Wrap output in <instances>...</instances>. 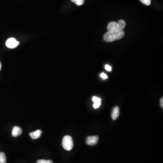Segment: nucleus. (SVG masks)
I'll return each mask as SVG.
<instances>
[{
  "instance_id": "nucleus-8",
  "label": "nucleus",
  "mask_w": 163,
  "mask_h": 163,
  "mask_svg": "<svg viewBox=\"0 0 163 163\" xmlns=\"http://www.w3.org/2000/svg\"><path fill=\"white\" fill-rule=\"evenodd\" d=\"M115 40H119L121 39L125 35V32L123 30H118L117 31L114 33Z\"/></svg>"
},
{
  "instance_id": "nucleus-13",
  "label": "nucleus",
  "mask_w": 163,
  "mask_h": 163,
  "mask_svg": "<svg viewBox=\"0 0 163 163\" xmlns=\"http://www.w3.org/2000/svg\"><path fill=\"white\" fill-rule=\"evenodd\" d=\"M37 163H54L51 160H44V159H40L38 160Z\"/></svg>"
},
{
  "instance_id": "nucleus-17",
  "label": "nucleus",
  "mask_w": 163,
  "mask_h": 163,
  "mask_svg": "<svg viewBox=\"0 0 163 163\" xmlns=\"http://www.w3.org/2000/svg\"><path fill=\"white\" fill-rule=\"evenodd\" d=\"M100 76H101V77L102 78L104 79H107V78H108L107 75L106 74H105V73H103L100 74Z\"/></svg>"
},
{
  "instance_id": "nucleus-2",
  "label": "nucleus",
  "mask_w": 163,
  "mask_h": 163,
  "mask_svg": "<svg viewBox=\"0 0 163 163\" xmlns=\"http://www.w3.org/2000/svg\"><path fill=\"white\" fill-rule=\"evenodd\" d=\"M20 44V43L15 38H11L8 39L6 41V44L8 48L10 49L15 48Z\"/></svg>"
},
{
  "instance_id": "nucleus-14",
  "label": "nucleus",
  "mask_w": 163,
  "mask_h": 163,
  "mask_svg": "<svg viewBox=\"0 0 163 163\" xmlns=\"http://www.w3.org/2000/svg\"><path fill=\"white\" fill-rule=\"evenodd\" d=\"M142 3L147 6H149L151 3V0H140Z\"/></svg>"
},
{
  "instance_id": "nucleus-1",
  "label": "nucleus",
  "mask_w": 163,
  "mask_h": 163,
  "mask_svg": "<svg viewBox=\"0 0 163 163\" xmlns=\"http://www.w3.org/2000/svg\"><path fill=\"white\" fill-rule=\"evenodd\" d=\"M62 145L66 150H71L73 147V141L72 138L70 135L64 136L62 140Z\"/></svg>"
},
{
  "instance_id": "nucleus-19",
  "label": "nucleus",
  "mask_w": 163,
  "mask_h": 163,
  "mask_svg": "<svg viewBox=\"0 0 163 163\" xmlns=\"http://www.w3.org/2000/svg\"><path fill=\"white\" fill-rule=\"evenodd\" d=\"M160 106H161V107L163 108V98L162 97L160 99Z\"/></svg>"
},
{
  "instance_id": "nucleus-7",
  "label": "nucleus",
  "mask_w": 163,
  "mask_h": 163,
  "mask_svg": "<svg viewBox=\"0 0 163 163\" xmlns=\"http://www.w3.org/2000/svg\"><path fill=\"white\" fill-rule=\"evenodd\" d=\"M22 129L19 126H14L12 131V135L13 137H17L20 135L22 133Z\"/></svg>"
},
{
  "instance_id": "nucleus-4",
  "label": "nucleus",
  "mask_w": 163,
  "mask_h": 163,
  "mask_svg": "<svg viewBox=\"0 0 163 163\" xmlns=\"http://www.w3.org/2000/svg\"><path fill=\"white\" fill-rule=\"evenodd\" d=\"M119 29L117 23L115 21L110 22L107 26V30L108 32L114 33L117 31Z\"/></svg>"
},
{
  "instance_id": "nucleus-12",
  "label": "nucleus",
  "mask_w": 163,
  "mask_h": 163,
  "mask_svg": "<svg viewBox=\"0 0 163 163\" xmlns=\"http://www.w3.org/2000/svg\"><path fill=\"white\" fill-rule=\"evenodd\" d=\"M71 1L78 6L82 5L84 2V0H71Z\"/></svg>"
},
{
  "instance_id": "nucleus-16",
  "label": "nucleus",
  "mask_w": 163,
  "mask_h": 163,
  "mask_svg": "<svg viewBox=\"0 0 163 163\" xmlns=\"http://www.w3.org/2000/svg\"><path fill=\"white\" fill-rule=\"evenodd\" d=\"M92 100L94 102H101V99L99 97H93L92 98Z\"/></svg>"
},
{
  "instance_id": "nucleus-5",
  "label": "nucleus",
  "mask_w": 163,
  "mask_h": 163,
  "mask_svg": "<svg viewBox=\"0 0 163 163\" xmlns=\"http://www.w3.org/2000/svg\"><path fill=\"white\" fill-rule=\"evenodd\" d=\"M104 40L106 42H112L115 40L114 33L111 32H107L104 35Z\"/></svg>"
},
{
  "instance_id": "nucleus-3",
  "label": "nucleus",
  "mask_w": 163,
  "mask_h": 163,
  "mask_svg": "<svg viewBox=\"0 0 163 163\" xmlns=\"http://www.w3.org/2000/svg\"><path fill=\"white\" fill-rule=\"evenodd\" d=\"M99 137L97 135L88 136L86 139V143L88 145L94 146L98 143Z\"/></svg>"
},
{
  "instance_id": "nucleus-20",
  "label": "nucleus",
  "mask_w": 163,
  "mask_h": 163,
  "mask_svg": "<svg viewBox=\"0 0 163 163\" xmlns=\"http://www.w3.org/2000/svg\"><path fill=\"white\" fill-rule=\"evenodd\" d=\"M1 62H0V70L1 69Z\"/></svg>"
},
{
  "instance_id": "nucleus-15",
  "label": "nucleus",
  "mask_w": 163,
  "mask_h": 163,
  "mask_svg": "<svg viewBox=\"0 0 163 163\" xmlns=\"http://www.w3.org/2000/svg\"><path fill=\"white\" fill-rule=\"evenodd\" d=\"M94 102V104H93V107L95 109L99 108L100 105L101 104V102Z\"/></svg>"
},
{
  "instance_id": "nucleus-9",
  "label": "nucleus",
  "mask_w": 163,
  "mask_h": 163,
  "mask_svg": "<svg viewBox=\"0 0 163 163\" xmlns=\"http://www.w3.org/2000/svg\"><path fill=\"white\" fill-rule=\"evenodd\" d=\"M41 135H42V131L40 130L30 133V135L33 139H38L41 136Z\"/></svg>"
},
{
  "instance_id": "nucleus-6",
  "label": "nucleus",
  "mask_w": 163,
  "mask_h": 163,
  "mask_svg": "<svg viewBox=\"0 0 163 163\" xmlns=\"http://www.w3.org/2000/svg\"><path fill=\"white\" fill-rule=\"evenodd\" d=\"M120 109L118 106H116L112 109L111 116L113 120H116L119 117Z\"/></svg>"
},
{
  "instance_id": "nucleus-11",
  "label": "nucleus",
  "mask_w": 163,
  "mask_h": 163,
  "mask_svg": "<svg viewBox=\"0 0 163 163\" xmlns=\"http://www.w3.org/2000/svg\"><path fill=\"white\" fill-rule=\"evenodd\" d=\"M0 163H6V156L3 152L0 153Z\"/></svg>"
},
{
  "instance_id": "nucleus-10",
  "label": "nucleus",
  "mask_w": 163,
  "mask_h": 163,
  "mask_svg": "<svg viewBox=\"0 0 163 163\" xmlns=\"http://www.w3.org/2000/svg\"><path fill=\"white\" fill-rule=\"evenodd\" d=\"M117 25H118L119 29L123 30V29H124L125 27H126V23L125 21H124V20H120L118 21V23H117Z\"/></svg>"
},
{
  "instance_id": "nucleus-18",
  "label": "nucleus",
  "mask_w": 163,
  "mask_h": 163,
  "mask_svg": "<svg viewBox=\"0 0 163 163\" xmlns=\"http://www.w3.org/2000/svg\"><path fill=\"white\" fill-rule=\"evenodd\" d=\"M105 69H106V70L107 71L110 72V71H111V66H109V65L107 64V65H105Z\"/></svg>"
}]
</instances>
